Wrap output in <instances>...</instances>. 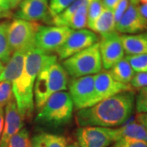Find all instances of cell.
<instances>
[{"label":"cell","mask_w":147,"mask_h":147,"mask_svg":"<svg viewBox=\"0 0 147 147\" xmlns=\"http://www.w3.org/2000/svg\"><path fill=\"white\" fill-rule=\"evenodd\" d=\"M0 8L3 10L10 11V0H0Z\"/></svg>","instance_id":"cell-37"},{"label":"cell","mask_w":147,"mask_h":147,"mask_svg":"<svg viewBox=\"0 0 147 147\" xmlns=\"http://www.w3.org/2000/svg\"><path fill=\"white\" fill-rule=\"evenodd\" d=\"M57 60V56L42 52L35 47L27 51L23 70L12 83L14 100L23 119L31 118L34 112V88L38 74L47 64Z\"/></svg>","instance_id":"cell-2"},{"label":"cell","mask_w":147,"mask_h":147,"mask_svg":"<svg viewBox=\"0 0 147 147\" xmlns=\"http://www.w3.org/2000/svg\"><path fill=\"white\" fill-rule=\"evenodd\" d=\"M10 16V11H7V10H1L0 9V19L3 18H8Z\"/></svg>","instance_id":"cell-40"},{"label":"cell","mask_w":147,"mask_h":147,"mask_svg":"<svg viewBox=\"0 0 147 147\" xmlns=\"http://www.w3.org/2000/svg\"><path fill=\"white\" fill-rule=\"evenodd\" d=\"M116 31L124 34H135L147 31V19L140 11L138 0H129L125 12L115 26Z\"/></svg>","instance_id":"cell-11"},{"label":"cell","mask_w":147,"mask_h":147,"mask_svg":"<svg viewBox=\"0 0 147 147\" xmlns=\"http://www.w3.org/2000/svg\"><path fill=\"white\" fill-rule=\"evenodd\" d=\"M72 32L67 27L40 25L35 37V47L47 54L56 52Z\"/></svg>","instance_id":"cell-7"},{"label":"cell","mask_w":147,"mask_h":147,"mask_svg":"<svg viewBox=\"0 0 147 147\" xmlns=\"http://www.w3.org/2000/svg\"><path fill=\"white\" fill-rule=\"evenodd\" d=\"M23 119L18 111L15 100L13 99L5 106V124L0 140V147L8 146L12 137L23 128Z\"/></svg>","instance_id":"cell-15"},{"label":"cell","mask_w":147,"mask_h":147,"mask_svg":"<svg viewBox=\"0 0 147 147\" xmlns=\"http://www.w3.org/2000/svg\"><path fill=\"white\" fill-rule=\"evenodd\" d=\"M98 41V36L90 29L73 30L63 45L56 52L59 59L64 60L91 47Z\"/></svg>","instance_id":"cell-10"},{"label":"cell","mask_w":147,"mask_h":147,"mask_svg":"<svg viewBox=\"0 0 147 147\" xmlns=\"http://www.w3.org/2000/svg\"><path fill=\"white\" fill-rule=\"evenodd\" d=\"M135 100L133 90L121 92L90 107L78 110L75 119L80 127H119L131 117Z\"/></svg>","instance_id":"cell-1"},{"label":"cell","mask_w":147,"mask_h":147,"mask_svg":"<svg viewBox=\"0 0 147 147\" xmlns=\"http://www.w3.org/2000/svg\"><path fill=\"white\" fill-rule=\"evenodd\" d=\"M132 90L131 84H126L115 80L109 71H100L95 74V102L115 95L121 92Z\"/></svg>","instance_id":"cell-14"},{"label":"cell","mask_w":147,"mask_h":147,"mask_svg":"<svg viewBox=\"0 0 147 147\" xmlns=\"http://www.w3.org/2000/svg\"><path fill=\"white\" fill-rule=\"evenodd\" d=\"M74 104L69 93L59 91L48 99L36 116V122L57 127L68 123L72 118Z\"/></svg>","instance_id":"cell-4"},{"label":"cell","mask_w":147,"mask_h":147,"mask_svg":"<svg viewBox=\"0 0 147 147\" xmlns=\"http://www.w3.org/2000/svg\"><path fill=\"white\" fill-rule=\"evenodd\" d=\"M140 11L141 14L147 19V3L140 5Z\"/></svg>","instance_id":"cell-38"},{"label":"cell","mask_w":147,"mask_h":147,"mask_svg":"<svg viewBox=\"0 0 147 147\" xmlns=\"http://www.w3.org/2000/svg\"><path fill=\"white\" fill-rule=\"evenodd\" d=\"M116 22L114 11L104 8L102 14L93 23L88 25L90 30L101 35L115 31Z\"/></svg>","instance_id":"cell-19"},{"label":"cell","mask_w":147,"mask_h":147,"mask_svg":"<svg viewBox=\"0 0 147 147\" xmlns=\"http://www.w3.org/2000/svg\"><path fill=\"white\" fill-rule=\"evenodd\" d=\"M88 7L89 5H85L79 8L65 21L63 27H67L72 30L84 29L87 26Z\"/></svg>","instance_id":"cell-24"},{"label":"cell","mask_w":147,"mask_h":147,"mask_svg":"<svg viewBox=\"0 0 147 147\" xmlns=\"http://www.w3.org/2000/svg\"><path fill=\"white\" fill-rule=\"evenodd\" d=\"M76 137L80 147H108L113 143L108 127H80L76 130Z\"/></svg>","instance_id":"cell-12"},{"label":"cell","mask_w":147,"mask_h":147,"mask_svg":"<svg viewBox=\"0 0 147 147\" xmlns=\"http://www.w3.org/2000/svg\"><path fill=\"white\" fill-rule=\"evenodd\" d=\"M23 0H10V9H14L18 7V5L21 3V2Z\"/></svg>","instance_id":"cell-39"},{"label":"cell","mask_w":147,"mask_h":147,"mask_svg":"<svg viewBox=\"0 0 147 147\" xmlns=\"http://www.w3.org/2000/svg\"><path fill=\"white\" fill-rule=\"evenodd\" d=\"M32 147H67L65 137L50 133L38 134L31 140Z\"/></svg>","instance_id":"cell-21"},{"label":"cell","mask_w":147,"mask_h":147,"mask_svg":"<svg viewBox=\"0 0 147 147\" xmlns=\"http://www.w3.org/2000/svg\"><path fill=\"white\" fill-rule=\"evenodd\" d=\"M76 0H50L49 1V12L52 18L61 13L67 8Z\"/></svg>","instance_id":"cell-29"},{"label":"cell","mask_w":147,"mask_h":147,"mask_svg":"<svg viewBox=\"0 0 147 147\" xmlns=\"http://www.w3.org/2000/svg\"><path fill=\"white\" fill-rule=\"evenodd\" d=\"M109 72L112 77L117 82L126 84H129L131 82L136 74V71L126 57L123 58L113 66L110 69Z\"/></svg>","instance_id":"cell-20"},{"label":"cell","mask_w":147,"mask_h":147,"mask_svg":"<svg viewBox=\"0 0 147 147\" xmlns=\"http://www.w3.org/2000/svg\"><path fill=\"white\" fill-rule=\"evenodd\" d=\"M67 86V74L57 61L51 62L41 69L37 76L34 88L35 104L40 110L51 95L65 91Z\"/></svg>","instance_id":"cell-3"},{"label":"cell","mask_w":147,"mask_h":147,"mask_svg":"<svg viewBox=\"0 0 147 147\" xmlns=\"http://www.w3.org/2000/svg\"><path fill=\"white\" fill-rule=\"evenodd\" d=\"M104 9V6L102 0H92L88 7L87 26L99 17Z\"/></svg>","instance_id":"cell-28"},{"label":"cell","mask_w":147,"mask_h":147,"mask_svg":"<svg viewBox=\"0 0 147 147\" xmlns=\"http://www.w3.org/2000/svg\"><path fill=\"white\" fill-rule=\"evenodd\" d=\"M135 107L138 113H147V87L140 89L136 97Z\"/></svg>","instance_id":"cell-30"},{"label":"cell","mask_w":147,"mask_h":147,"mask_svg":"<svg viewBox=\"0 0 147 147\" xmlns=\"http://www.w3.org/2000/svg\"><path fill=\"white\" fill-rule=\"evenodd\" d=\"M129 0H120L117 5H116L115 9L113 10L116 24L117 22H119L125 12L129 5Z\"/></svg>","instance_id":"cell-33"},{"label":"cell","mask_w":147,"mask_h":147,"mask_svg":"<svg viewBox=\"0 0 147 147\" xmlns=\"http://www.w3.org/2000/svg\"><path fill=\"white\" fill-rule=\"evenodd\" d=\"M3 123H4V112L3 108L0 107V140H1V135H2L3 130Z\"/></svg>","instance_id":"cell-36"},{"label":"cell","mask_w":147,"mask_h":147,"mask_svg":"<svg viewBox=\"0 0 147 147\" xmlns=\"http://www.w3.org/2000/svg\"><path fill=\"white\" fill-rule=\"evenodd\" d=\"M138 121L147 128V113H138L136 115Z\"/></svg>","instance_id":"cell-35"},{"label":"cell","mask_w":147,"mask_h":147,"mask_svg":"<svg viewBox=\"0 0 147 147\" xmlns=\"http://www.w3.org/2000/svg\"><path fill=\"white\" fill-rule=\"evenodd\" d=\"M92 0H76L67 8L61 13L54 16L52 18L51 23L57 26H63L64 23L68 18L73 15L79 8L85 5H89Z\"/></svg>","instance_id":"cell-22"},{"label":"cell","mask_w":147,"mask_h":147,"mask_svg":"<svg viewBox=\"0 0 147 147\" xmlns=\"http://www.w3.org/2000/svg\"><path fill=\"white\" fill-rule=\"evenodd\" d=\"M49 1L50 0H23L18 5L14 17L28 21H50L51 23Z\"/></svg>","instance_id":"cell-13"},{"label":"cell","mask_w":147,"mask_h":147,"mask_svg":"<svg viewBox=\"0 0 147 147\" xmlns=\"http://www.w3.org/2000/svg\"><path fill=\"white\" fill-rule=\"evenodd\" d=\"M120 0H102L104 8L114 10Z\"/></svg>","instance_id":"cell-34"},{"label":"cell","mask_w":147,"mask_h":147,"mask_svg":"<svg viewBox=\"0 0 147 147\" xmlns=\"http://www.w3.org/2000/svg\"><path fill=\"white\" fill-rule=\"evenodd\" d=\"M67 147H80V146H79V145L77 144H72L69 145V146H67Z\"/></svg>","instance_id":"cell-42"},{"label":"cell","mask_w":147,"mask_h":147,"mask_svg":"<svg viewBox=\"0 0 147 147\" xmlns=\"http://www.w3.org/2000/svg\"><path fill=\"white\" fill-rule=\"evenodd\" d=\"M14 99L12 83L8 81L0 82V107L5 106Z\"/></svg>","instance_id":"cell-27"},{"label":"cell","mask_w":147,"mask_h":147,"mask_svg":"<svg viewBox=\"0 0 147 147\" xmlns=\"http://www.w3.org/2000/svg\"><path fill=\"white\" fill-rule=\"evenodd\" d=\"M3 68H4V67H3V63L1 61H0V74L2 72Z\"/></svg>","instance_id":"cell-41"},{"label":"cell","mask_w":147,"mask_h":147,"mask_svg":"<svg viewBox=\"0 0 147 147\" xmlns=\"http://www.w3.org/2000/svg\"><path fill=\"white\" fill-rule=\"evenodd\" d=\"M113 142L121 139L142 140L147 142V128L138 121L136 116L131 117L117 128H110Z\"/></svg>","instance_id":"cell-16"},{"label":"cell","mask_w":147,"mask_h":147,"mask_svg":"<svg viewBox=\"0 0 147 147\" xmlns=\"http://www.w3.org/2000/svg\"><path fill=\"white\" fill-rule=\"evenodd\" d=\"M121 36L116 30L101 35L98 45L104 69H110L124 58L125 51Z\"/></svg>","instance_id":"cell-9"},{"label":"cell","mask_w":147,"mask_h":147,"mask_svg":"<svg viewBox=\"0 0 147 147\" xmlns=\"http://www.w3.org/2000/svg\"><path fill=\"white\" fill-rule=\"evenodd\" d=\"M131 86L136 89L147 87V72H138L131 81Z\"/></svg>","instance_id":"cell-32"},{"label":"cell","mask_w":147,"mask_h":147,"mask_svg":"<svg viewBox=\"0 0 147 147\" xmlns=\"http://www.w3.org/2000/svg\"><path fill=\"white\" fill-rule=\"evenodd\" d=\"M9 24L10 22L0 23V61L2 63H8L12 53L8 41Z\"/></svg>","instance_id":"cell-23"},{"label":"cell","mask_w":147,"mask_h":147,"mask_svg":"<svg viewBox=\"0 0 147 147\" xmlns=\"http://www.w3.org/2000/svg\"><path fill=\"white\" fill-rule=\"evenodd\" d=\"M69 95L76 110L94 105L95 102V75L74 78L69 85Z\"/></svg>","instance_id":"cell-8"},{"label":"cell","mask_w":147,"mask_h":147,"mask_svg":"<svg viewBox=\"0 0 147 147\" xmlns=\"http://www.w3.org/2000/svg\"><path fill=\"white\" fill-rule=\"evenodd\" d=\"M110 147H147V142L142 140L124 138L114 142Z\"/></svg>","instance_id":"cell-31"},{"label":"cell","mask_w":147,"mask_h":147,"mask_svg":"<svg viewBox=\"0 0 147 147\" xmlns=\"http://www.w3.org/2000/svg\"><path fill=\"white\" fill-rule=\"evenodd\" d=\"M0 9H1V8H0ZM1 10H2V9H1Z\"/></svg>","instance_id":"cell-43"},{"label":"cell","mask_w":147,"mask_h":147,"mask_svg":"<svg viewBox=\"0 0 147 147\" xmlns=\"http://www.w3.org/2000/svg\"><path fill=\"white\" fill-rule=\"evenodd\" d=\"M136 72H147V54L125 57Z\"/></svg>","instance_id":"cell-26"},{"label":"cell","mask_w":147,"mask_h":147,"mask_svg":"<svg viewBox=\"0 0 147 147\" xmlns=\"http://www.w3.org/2000/svg\"><path fill=\"white\" fill-rule=\"evenodd\" d=\"M62 66L74 78L100 72L103 65L98 42L64 59Z\"/></svg>","instance_id":"cell-5"},{"label":"cell","mask_w":147,"mask_h":147,"mask_svg":"<svg viewBox=\"0 0 147 147\" xmlns=\"http://www.w3.org/2000/svg\"><path fill=\"white\" fill-rule=\"evenodd\" d=\"M121 37L125 53L127 55L147 54V33L123 34Z\"/></svg>","instance_id":"cell-18"},{"label":"cell","mask_w":147,"mask_h":147,"mask_svg":"<svg viewBox=\"0 0 147 147\" xmlns=\"http://www.w3.org/2000/svg\"><path fill=\"white\" fill-rule=\"evenodd\" d=\"M7 147H32L28 131L22 128L12 137Z\"/></svg>","instance_id":"cell-25"},{"label":"cell","mask_w":147,"mask_h":147,"mask_svg":"<svg viewBox=\"0 0 147 147\" xmlns=\"http://www.w3.org/2000/svg\"><path fill=\"white\" fill-rule=\"evenodd\" d=\"M27 51L25 50L14 51L2 72L0 74V82L8 81L13 83L21 76L24 68Z\"/></svg>","instance_id":"cell-17"},{"label":"cell","mask_w":147,"mask_h":147,"mask_svg":"<svg viewBox=\"0 0 147 147\" xmlns=\"http://www.w3.org/2000/svg\"><path fill=\"white\" fill-rule=\"evenodd\" d=\"M40 25L37 22L14 18L9 24L8 41L12 53L29 51L35 47V37Z\"/></svg>","instance_id":"cell-6"}]
</instances>
